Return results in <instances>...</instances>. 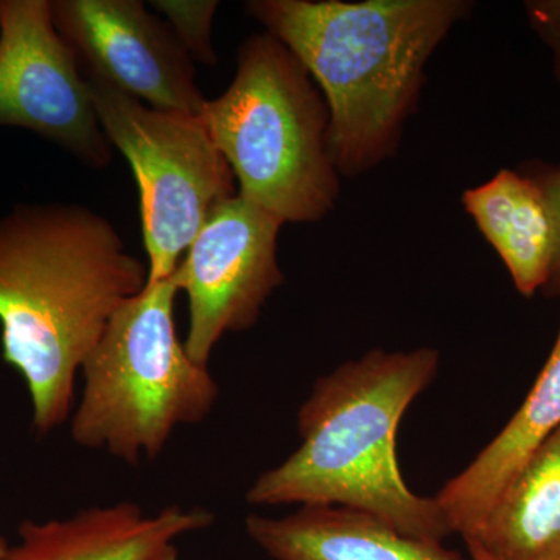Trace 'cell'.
Returning a JSON list of instances; mask_svg holds the SVG:
<instances>
[{
    "label": "cell",
    "mask_w": 560,
    "mask_h": 560,
    "mask_svg": "<svg viewBox=\"0 0 560 560\" xmlns=\"http://www.w3.org/2000/svg\"><path fill=\"white\" fill-rule=\"evenodd\" d=\"M147 283L149 267L86 206L33 202L0 219V348L27 385L36 433L72 416L84 360Z\"/></svg>",
    "instance_id": "obj_1"
},
{
    "label": "cell",
    "mask_w": 560,
    "mask_h": 560,
    "mask_svg": "<svg viewBox=\"0 0 560 560\" xmlns=\"http://www.w3.org/2000/svg\"><path fill=\"white\" fill-rule=\"evenodd\" d=\"M470 7L464 0H253L246 11L311 73L329 108L338 173L357 176L396 153L427 62Z\"/></svg>",
    "instance_id": "obj_2"
},
{
    "label": "cell",
    "mask_w": 560,
    "mask_h": 560,
    "mask_svg": "<svg viewBox=\"0 0 560 560\" xmlns=\"http://www.w3.org/2000/svg\"><path fill=\"white\" fill-rule=\"evenodd\" d=\"M440 353L372 350L319 378L298 412L301 445L246 492L256 506L334 504L368 512L405 536L441 544L453 530L436 499L400 474L401 416L436 377Z\"/></svg>",
    "instance_id": "obj_3"
},
{
    "label": "cell",
    "mask_w": 560,
    "mask_h": 560,
    "mask_svg": "<svg viewBox=\"0 0 560 560\" xmlns=\"http://www.w3.org/2000/svg\"><path fill=\"white\" fill-rule=\"evenodd\" d=\"M201 117L245 200L283 223L323 220L337 205L329 108L307 69L270 33L238 47L234 80Z\"/></svg>",
    "instance_id": "obj_4"
},
{
    "label": "cell",
    "mask_w": 560,
    "mask_h": 560,
    "mask_svg": "<svg viewBox=\"0 0 560 560\" xmlns=\"http://www.w3.org/2000/svg\"><path fill=\"white\" fill-rule=\"evenodd\" d=\"M175 275L147 283L114 313L81 366L83 394L70 438L136 466L164 452L173 431L205 420L219 399L209 366L197 363L176 329Z\"/></svg>",
    "instance_id": "obj_5"
},
{
    "label": "cell",
    "mask_w": 560,
    "mask_h": 560,
    "mask_svg": "<svg viewBox=\"0 0 560 560\" xmlns=\"http://www.w3.org/2000/svg\"><path fill=\"white\" fill-rule=\"evenodd\" d=\"M88 83L106 138L135 173L149 283L161 282L175 275L213 210L238 194L234 173L201 116L150 108Z\"/></svg>",
    "instance_id": "obj_6"
},
{
    "label": "cell",
    "mask_w": 560,
    "mask_h": 560,
    "mask_svg": "<svg viewBox=\"0 0 560 560\" xmlns=\"http://www.w3.org/2000/svg\"><path fill=\"white\" fill-rule=\"evenodd\" d=\"M0 127L24 128L91 168L113 160L90 83L49 0H0Z\"/></svg>",
    "instance_id": "obj_7"
},
{
    "label": "cell",
    "mask_w": 560,
    "mask_h": 560,
    "mask_svg": "<svg viewBox=\"0 0 560 560\" xmlns=\"http://www.w3.org/2000/svg\"><path fill=\"white\" fill-rule=\"evenodd\" d=\"M283 221L235 195L202 224L175 271L189 300L187 352L209 366L228 334L249 330L282 285L278 241Z\"/></svg>",
    "instance_id": "obj_8"
},
{
    "label": "cell",
    "mask_w": 560,
    "mask_h": 560,
    "mask_svg": "<svg viewBox=\"0 0 560 560\" xmlns=\"http://www.w3.org/2000/svg\"><path fill=\"white\" fill-rule=\"evenodd\" d=\"M58 33L88 81L105 84L150 108L201 116L208 98L195 62L167 22L139 0H54Z\"/></svg>",
    "instance_id": "obj_9"
},
{
    "label": "cell",
    "mask_w": 560,
    "mask_h": 560,
    "mask_svg": "<svg viewBox=\"0 0 560 560\" xmlns=\"http://www.w3.org/2000/svg\"><path fill=\"white\" fill-rule=\"evenodd\" d=\"M212 512L173 504L145 514L132 501L92 506L66 518L24 521L3 560H179L178 540L212 526Z\"/></svg>",
    "instance_id": "obj_10"
},
{
    "label": "cell",
    "mask_w": 560,
    "mask_h": 560,
    "mask_svg": "<svg viewBox=\"0 0 560 560\" xmlns=\"http://www.w3.org/2000/svg\"><path fill=\"white\" fill-rule=\"evenodd\" d=\"M250 539L276 560H467L441 544L415 539L368 512L304 504L285 517L250 514Z\"/></svg>",
    "instance_id": "obj_11"
},
{
    "label": "cell",
    "mask_w": 560,
    "mask_h": 560,
    "mask_svg": "<svg viewBox=\"0 0 560 560\" xmlns=\"http://www.w3.org/2000/svg\"><path fill=\"white\" fill-rule=\"evenodd\" d=\"M560 294V290H559ZM560 427V330L550 359L521 410L458 477L436 493L453 533L477 536L501 490L530 453Z\"/></svg>",
    "instance_id": "obj_12"
},
{
    "label": "cell",
    "mask_w": 560,
    "mask_h": 560,
    "mask_svg": "<svg viewBox=\"0 0 560 560\" xmlns=\"http://www.w3.org/2000/svg\"><path fill=\"white\" fill-rule=\"evenodd\" d=\"M463 202L523 296L547 290L558 253V232L536 178L501 171L467 190Z\"/></svg>",
    "instance_id": "obj_13"
},
{
    "label": "cell",
    "mask_w": 560,
    "mask_h": 560,
    "mask_svg": "<svg viewBox=\"0 0 560 560\" xmlns=\"http://www.w3.org/2000/svg\"><path fill=\"white\" fill-rule=\"evenodd\" d=\"M475 541L495 560L560 556V427L501 490Z\"/></svg>",
    "instance_id": "obj_14"
},
{
    "label": "cell",
    "mask_w": 560,
    "mask_h": 560,
    "mask_svg": "<svg viewBox=\"0 0 560 560\" xmlns=\"http://www.w3.org/2000/svg\"><path fill=\"white\" fill-rule=\"evenodd\" d=\"M150 5L165 18L173 35L190 60L205 66L219 61L213 49L212 25L219 2L215 0H153Z\"/></svg>",
    "instance_id": "obj_15"
},
{
    "label": "cell",
    "mask_w": 560,
    "mask_h": 560,
    "mask_svg": "<svg viewBox=\"0 0 560 560\" xmlns=\"http://www.w3.org/2000/svg\"><path fill=\"white\" fill-rule=\"evenodd\" d=\"M525 11L533 31L552 55V66L560 83V0H530Z\"/></svg>",
    "instance_id": "obj_16"
},
{
    "label": "cell",
    "mask_w": 560,
    "mask_h": 560,
    "mask_svg": "<svg viewBox=\"0 0 560 560\" xmlns=\"http://www.w3.org/2000/svg\"><path fill=\"white\" fill-rule=\"evenodd\" d=\"M534 178L544 190L548 206H550L552 219L558 232V253H556L555 268L547 290L559 293L560 290V168H540L533 173Z\"/></svg>",
    "instance_id": "obj_17"
},
{
    "label": "cell",
    "mask_w": 560,
    "mask_h": 560,
    "mask_svg": "<svg viewBox=\"0 0 560 560\" xmlns=\"http://www.w3.org/2000/svg\"><path fill=\"white\" fill-rule=\"evenodd\" d=\"M467 547H469L471 560H495L475 541H467Z\"/></svg>",
    "instance_id": "obj_18"
},
{
    "label": "cell",
    "mask_w": 560,
    "mask_h": 560,
    "mask_svg": "<svg viewBox=\"0 0 560 560\" xmlns=\"http://www.w3.org/2000/svg\"><path fill=\"white\" fill-rule=\"evenodd\" d=\"M10 550V545L7 544L5 537L0 533V560L5 559L7 552Z\"/></svg>",
    "instance_id": "obj_19"
},
{
    "label": "cell",
    "mask_w": 560,
    "mask_h": 560,
    "mask_svg": "<svg viewBox=\"0 0 560 560\" xmlns=\"http://www.w3.org/2000/svg\"><path fill=\"white\" fill-rule=\"evenodd\" d=\"M556 560H560V556H559V558H558V559H556Z\"/></svg>",
    "instance_id": "obj_20"
}]
</instances>
